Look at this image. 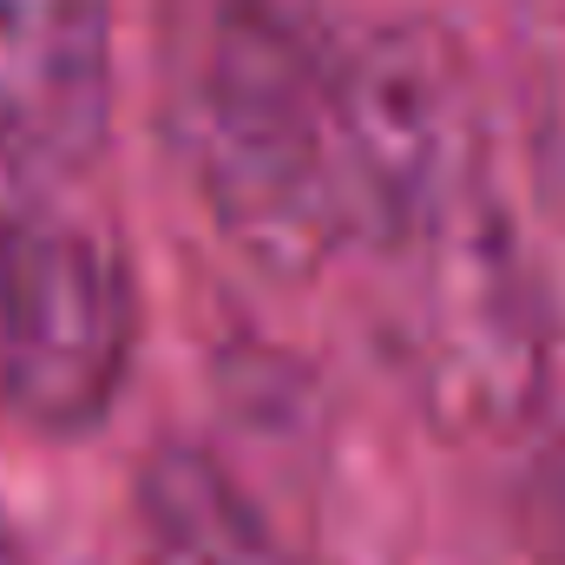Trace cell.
Here are the masks:
<instances>
[{"instance_id": "cell-1", "label": "cell", "mask_w": 565, "mask_h": 565, "mask_svg": "<svg viewBox=\"0 0 565 565\" xmlns=\"http://www.w3.org/2000/svg\"><path fill=\"white\" fill-rule=\"evenodd\" d=\"M335 53L316 0H198L178 73V139L217 231L264 270L302 277L342 250Z\"/></svg>"}, {"instance_id": "cell-6", "label": "cell", "mask_w": 565, "mask_h": 565, "mask_svg": "<svg viewBox=\"0 0 565 565\" xmlns=\"http://www.w3.org/2000/svg\"><path fill=\"white\" fill-rule=\"evenodd\" d=\"M139 526L158 565H302L244 500V487L191 447L151 454L139 480Z\"/></svg>"}, {"instance_id": "cell-3", "label": "cell", "mask_w": 565, "mask_h": 565, "mask_svg": "<svg viewBox=\"0 0 565 565\" xmlns=\"http://www.w3.org/2000/svg\"><path fill=\"white\" fill-rule=\"evenodd\" d=\"M493 184L480 93L427 20L342 33L335 53V211L342 250H402L447 204Z\"/></svg>"}, {"instance_id": "cell-5", "label": "cell", "mask_w": 565, "mask_h": 565, "mask_svg": "<svg viewBox=\"0 0 565 565\" xmlns=\"http://www.w3.org/2000/svg\"><path fill=\"white\" fill-rule=\"evenodd\" d=\"M113 126V0H0V151L73 171Z\"/></svg>"}, {"instance_id": "cell-4", "label": "cell", "mask_w": 565, "mask_h": 565, "mask_svg": "<svg viewBox=\"0 0 565 565\" xmlns=\"http://www.w3.org/2000/svg\"><path fill=\"white\" fill-rule=\"evenodd\" d=\"M139 355V282L99 217L33 204L0 250V408L79 440L119 408Z\"/></svg>"}, {"instance_id": "cell-2", "label": "cell", "mask_w": 565, "mask_h": 565, "mask_svg": "<svg viewBox=\"0 0 565 565\" xmlns=\"http://www.w3.org/2000/svg\"><path fill=\"white\" fill-rule=\"evenodd\" d=\"M388 264L402 277L395 342L427 415L454 434L533 422L553 382V316L500 191H467Z\"/></svg>"}]
</instances>
